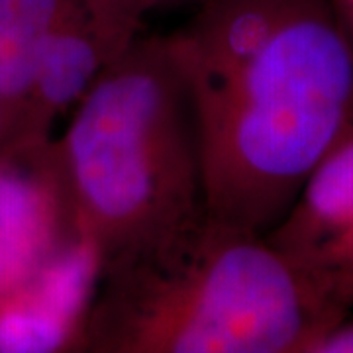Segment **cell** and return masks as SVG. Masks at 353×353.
Returning a JSON list of instances; mask_svg holds the SVG:
<instances>
[{
	"label": "cell",
	"mask_w": 353,
	"mask_h": 353,
	"mask_svg": "<svg viewBox=\"0 0 353 353\" xmlns=\"http://www.w3.org/2000/svg\"><path fill=\"white\" fill-rule=\"evenodd\" d=\"M167 46L189 90L206 212L267 234L353 132V43L332 0H204Z\"/></svg>",
	"instance_id": "cell-1"
},
{
	"label": "cell",
	"mask_w": 353,
	"mask_h": 353,
	"mask_svg": "<svg viewBox=\"0 0 353 353\" xmlns=\"http://www.w3.org/2000/svg\"><path fill=\"white\" fill-rule=\"evenodd\" d=\"M347 314L308 261L204 210L102 269L81 352L308 353Z\"/></svg>",
	"instance_id": "cell-2"
},
{
	"label": "cell",
	"mask_w": 353,
	"mask_h": 353,
	"mask_svg": "<svg viewBox=\"0 0 353 353\" xmlns=\"http://www.w3.org/2000/svg\"><path fill=\"white\" fill-rule=\"evenodd\" d=\"M48 159L67 230L101 273L206 210L192 104L165 36H139L102 71Z\"/></svg>",
	"instance_id": "cell-3"
},
{
	"label": "cell",
	"mask_w": 353,
	"mask_h": 353,
	"mask_svg": "<svg viewBox=\"0 0 353 353\" xmlns=\"http://www.w3.org/2000/svg\"><path fill=\"white\" fill-rule=\"evenodd\" d=\"M143 16L136 0H71L46 39L22 124L4 153L48 145L55 122L141 36Z\"/></svg>",
	"instance_id": "cell-4"
},
{
	"label": "cell",
	"mask_w": 353,
	"mask_h": 353,
	"mask_svg": "<svg viewBox=\"0 0 353 353\" xmlns=\"http://www.w3.org/2000/svg\"><path fill=\"white\" fill-rule=\"evenodd\" d=\"M101 261L85 241L71 238L20 283L0 290V353L77 350Z\"/></svg>",
	"instance_id": "cell-5"
},
{
	"label": "cell",
	"mask_w": 353,
	"mask_h": 353,
	"mask_svg": "<svg viewBox=\"0 0 353 353\" xmlns=\"http://www.w3.org/2000/svg\"><path fill=\"white\" fill-rule=\"evenodd\" d=\"M61 226L67 230L48 145L0 155L2 290L20 283L57 252Z\"/></svg>",
	"instance_id": "cell-6"
},
{
	"label": "cell",
	"mask_w": 353,
	"mask_h": 353,
	"mask_svg": "<svg viewBox=\"0 0 353 353\" xmlns=\"http://www.w3.org/2000/svg\"><path fill=\"white\" fill-rule=\"evenodd\" d=\"M353 230V132L312 169L287 214L265 236L304 257Z\"/></svg>",
	"instance_id": "cell-7"
},
{
	"label": "cell",
	"mask_w": 353,
	"mask_h": 353,
	"mask_svg": "<svg viewBox=\"0 0 353 353\" xmlns=\"http://www.w3.org/2000/svg\"><path fill=\"white\" fill-rule=\"evenodd\" d=\"M69 4L71 0H0V116L6 136L4 152L22 124L46 39Z\"/></svg>",
	"instance_id": "cell-8"
},
{
	"label": "cell",
	"mask_w": 353,
	"mask_h": 353,
	"mask_svg": "<svg viewBox=\"0 0 353 353\" xmlns=\"http://www.w3.org/2000/svg\"><path fill=\"white\" fill-rule=\"evenodd\" d=\"M299 257V255H296ZM314 267L336 301L353 308V230L301 257Z\"/></svg>",
	"instance_id": "cell-9"
},
{
	"label": "cell",
	"mask_w": 353,
	"mask_h": 353,
	"mask_svg": "<svg viewBox=\"0 0 353 353\" xmlns=\"http://www.w3.org/2000/svg\"><path fill=\"white\" fill-rule=\"evenodd\" d=\"M308 353H353V318H341L310 345Z\"/></svg>",
	"instance_id": "cell-10"
},
{
	"label": "cell",
	"mask_w": 353,
	"mask_h": 353,
	"mask_svg": "<svg viewBox=\"0 0 353 353\" xmlns=\"http://www.w3.org/2000/svg\"><path fill=\"white\" fill-rule=\"evenodd\" d=\"M332 4L353 43V0H332Z\"/></svg>",
	"instance_id": "cell-11"
},
{
	"label": "cell",
	"mask_w": 353,
	"mask_h": 353,
	"mask_svg": "<svg viewBox=\"0 0 353 353\" xmlns=\"http://www.w3.org/2000/svg\"><path fill=\"white\" fill-rule=\"evenodd\" d=\"M139 4V8L143 12H152L155 8H161V6H169V4H175V2H183V0H136Z\"/></svg>",
	"instance_id": "cell-12"
},
{
	"label": "cell",
	"mask_w": 353,
	"mask_h": 353,
	"mask_svg": "<svg viewBox=\"0 0 353 353\" xmlns=\"http://www.w3.org/2000/svg\"><path fill=\"white\" fill-rule=\"evenodd\" d=\"M4 141H6V136H4V124H2V116H0V155L4 152Z\"/></svg>",
	"instance_id": "cell-13"
},
{
	"label": "cell",
	"mask_w": 353,
	"mask_h": 353,
	"mask_svg": "<svg viewBox=\"0 0 353 353\" xmlns=\"http://www.w3.org/2000/svg\"><path fill=\"white\" fill-rule=\"evenodd\" d=\"M4 285V259H2V252H0V290Z\"/></svg>",
	"instance_id": "cell-14"
}]
</instances>
